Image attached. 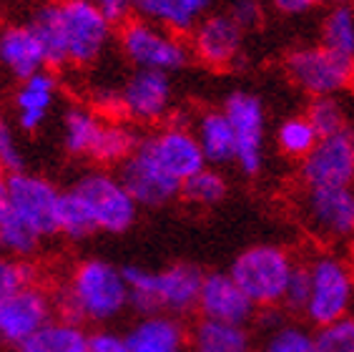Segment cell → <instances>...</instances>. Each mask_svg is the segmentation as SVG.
Instances as JSON below:
<instances>
[{"mask_svg": "<svg viewBox=\"0 0 354 352\" xmlns=\"http://www.w3.org/2000/svg\"><path fill=\"white\" fill-rule=\"evenodd\" d=\"M191 55L198 58L206 68L224 71L241 58L244 30L234 23L229 13H209L204 21L191 30Z\"/></svg>", "mask_w": 354, "mask_h": 352, "instance_id": "cell-15", "label": "cell"}, {"mask_svg": "<svg viewBox=\"0 0 354 352\" xmlns=\"http://www.w3.org/2000/svg\"><path fill=\"white\" fill-rule=\"evenodd\" d=\"M191 129L196 134V141L209 166H226L236 161L234 129L221 109L201 111Z\"/></svg>", "mask_w": 354, "mask_h": 352, "instance_id": "cell-23", "label": "cell"}, {"mask_svg": "<svg viewBox=\"0 0 354 352\" xmlns=\"http://www.w3.org/2000/svg\"><path fill=\"white\" fill-rule=\"evenodd\" d=\"M30 26L53 68L93 66L113 41V23L88 0H48L35 8Z\"/></svg>", "mask_w": 354, "mask_h": 352, "instance_id": "cell-1", "label": "cell"}, {"mask_svg": "<svg viewBox=\"0 0 354 352\" xmlns=\"http://www.w3.org/2000/svg\"><path fill=\"white\" fill-rule=\"evenodd\" d=\"M55 317V294L30 285L0 302V345L18 347Z\"/></svg>", "mask_w": 354, "mask_h": 352, "instance_id": "cell-14", "label": "cell"}, {"mask_svg": "<svg viewBox=\"0 0 354 352\" xmlns=\"http://www.w3.org/2000/svg\"><path fill=\"white\" fill-rule=\"evenodd\" d=\"M299 179L304 189L317 186H349L354 184V134L339 131L322 136L299 161Z\"/></svg>", "mask_w": 354, "mask_h": 352, "instance_id": "cell-13", "label": "cell"}, {"mask_svg": "<svg viewBox=\"0 0 354 352\" xmlns=\"http://www.w3.org/2000/svg\"><path fill=\"white\" fill-rule=\"evenodd\" d=\"M299 219L314 239L324 244H352L354 239V184L317 186L299 197Z\"/></svg>", "mask_w": 354, "mask_h": 352, "instance_id": "cell-10", "label": "cell"}, {"mask_svg": "<svg viewBox=\"0 0 354 352\" xmlns=\"http://www.w3.org/2000/svg\"><path fill=\"white\" fill-rule=\"evenodd\" d=\"M8 217V194H6V184H0V222Z\"/></svg>", "mask_w": 354, "mask_h": 352, "instance_id": "cell-41", "label": "cell"}, {"mask_svg": "<svg viewBox=\"0 0 354 352\" xmlns=\"http://www.w3.org/2000/svg\"><path fill=\"white\" fill-rule=\"evenodd\" d=\"M38 285V267L33 259H18L10 254L0 257V302L13 297L15 292Z\"/></svg>", "mask_w": 354, "mask_h": 352, "instance_id": "cell-33", "label": "cell"}, {"mask_svg": "<svg viewBox=\"0 0 354 352\" xmlns=\"http://www.w3.org/2000/svg\"><path fill=\"white\" fill-rule=\"evenodd\" d=\"M0 184H6V169H3V164H0Z\"/></svg>", "mask_w": 354, "mask_h": 352, "instance_id": "cell-44", "label": "cell"}, {"mask_svg": "<svg viewBox=\"0 0 354 352\" xmlns=\"http://www.w3.org/2000/svg\"><path fill=\"white\" fill-rule=\"evenodd\" d=\"M55 101H58V78L50 71H41L21 81L13 94L15 126L26 134H35L50 118Z\"/></svg>", "mask_w": 354, "mask_h": 352, "instance_id": "cell-21", "label": "cell"}, {"mask_svg": "<svg viewBox=\"0 0 354 352\" xmlns=\"http://www.w3.org/2000/svg\"><path fill=\"white\" fill-rule=\"evenodd\" d=\"M269 3L284 18H299V15L312 13L314 8H319L324 0H269Z\"/></svg>", "mask_w": 354, "mask_h": 352, "instance_id": "cell-39", "label": "cell"}, {"mask_svg": "<svg viewBox=\"0 0 354 352\" xmlns=\"http://www.w3.org/2000/svg\"><path fill=\"white\" fill-rule=\"evenodd\" d=\"M0 3H3V0H0Z\"/></svg>", "mask_w": 354, "mask_h": 352, "instance_id": "cell-46", "label": "cell"}, {"mask_svg": "<svg viewBox=\"0 0 354 352\" xmlns=\"http://www.w3.org/2000/svg\"><path fill=\"white\" fill-rule=\"evenodd\" d=\"M226 13L232 15L234 23L246 33V30H252V28H257L261 23L264 6H261V0H234Z\"/></svg>", "mask_w": 354, "mask_h": 352, "instance_id": "cell-37", "label": "cell"}, {"mask_svg": "<svg viewBox=\"0 0 354 352\" xmlns=\"http://www.w3.org/2000/svg\"><path fill=\"white\" fill-rule=\"evenodd\" d=\"M0 68L18 83L48 68L46 48L30 23L0 26Z\"/></svg>", "mask_w": 354, "mask_h": 352, "instance_id": "cell-20", "label": "cell"}, {"mask_svg": "<svg viewBox=\"0 0 354 352\" xmlns=\"http://www.w3.org/2000/svg\"><path fill=\"white\" fill-rule=\"evenodd\" d=\"M198 315L201 319H216L229 325H252L257 319V305L246 297L244 290L232 279L229 272H209L198 294Z\"/></svg>", "mask_w": 354, "mask_h": 352, "instance_id": "cell-18", "label": "cell"}, {"mask_svg": "<svg viewBox=\"0 0 354 352\" xmlns=\"http://www.w3.org/2000/svg\"><path fill=\"white\" fill-rule=\"evenodd\" d=\"M133 8L138 10V18L184 35L209 15L212 0H133Z\"/></svg>", "mask_w": 354, "mask_h": 352, "instance_id": "cell-22", "label": "cell"}, {"mask_svg": "<svg viewBox=\"0 0 354 352\" xmlns=\"http://www.w3.org/2000/svg\"><path fill=\"white\" fill-rule=\"evenodd\" d=\"M181 197L198 209H214L229 197V182L216 166H204L194 176H189L181 186Z\"/></svg>", "mask_w": 354, "mask_h": 352, "instance_id": "cell-29", "label": "cell"}, {"mask_svg": "<svg viewBox=\"0 0 354 352\" xmlns=\"http://www.w3.org/2000/svg\"><path fill=\"white\" fill-rule=\"evenodd\" d=\"M118 48L133 71L176 73L191 63V46L181 35L146 18H129L118 33Z\"/></svg>", "mask_w": 354, "mask_h": 352, "instance_id": "cell-7", "label": "cell"}, {"mask_svg": "<svg viewBox=\"0 0 354 352\" xmlns=\"http://www.w3.org/2000/svg\"><path fill=\"white\" fill-rule=\"evenodd\" d=\"M297 264L299 262L286 247L259 242L239 252L229 267V274L257 305V310H269V307H281L286 285Z\"/></svg>", "mask_w": 354, "mask_h": 352, "instance_id": "cell-5", "label": "cell"}, {"mask_svg": "<svg viewBox=\"0 0 354 352\" xmlns=\"http://www.w3.org/2000/svg\"><path fill=\"white\" fill-rule=\"evenodd\" d=\"M118 179L129 189L133 202L146 209H158V206H166L181 197V182L164 174L141 149L133 151L118 166Z\"/></svg>", "mask_w": 354, "mask_h": 352, "instance_id": "cell-17", "label": "cell"}, {"mask_svg": "<svg viewBox=\"0 0 354 352\" xmlns=\"http://www.w3.org/2000/svg\"><path fill=\"white\" fill-rule=\"evenodd\" d=\"M86 352H129L126 337L121 332L109 330V327H98V330L88 332V345Z\"/></svg>", "mask_w": 354, "mask_h": 352, "instance_id": "cell-38", "label": "cell"}, {"mask_svg": "<svg viewBox=\"0 0 354 352\" xmlns=\"http://www.w3.org/2000/svg\"><path fill=\"white\" fill-rule=\"evenodd\" d=\"M138 149L149 156L164 174L181 182V186H184L189 176L209 166L204 154H201V146H198L194 129L186 121H178V118L158 126L149 136H143Z\"/></svg>", "mask_w": 354, "mask_h": 352, "instance_id": "cell-12", "label": "cell"}, {"mask_svg": "<svg viewBox=\"0 0 354 352\" xmlns=\"http://www.w3.org/2000/svg\"><path fill=\"white\" fill-rule=\"evenodd\" d=\"M3 252H6V249H3V239H0V257H3Z\"/></svg>", "mask_w": 354, "mask_h": 352, "instance_id": "cell-45", "label": "cell"}, {"mask_svg": "<svg viewBox=\"0 0 354 352\" xmlns=\"http://www.w3.org/2000/svg\"><path fill=\"white\" fill-rule=\"evenodd\" d=\"M131 310L129 285L123 267L103 257L78 259L55 292L58 317L73 319L78 325L109 327Z\"/></svg>", "mask_w": 354, "mask_h": 352, "instance_id": "cell-3", "label": "cell"}, {"mask_svg": "<svg viewBox=\"0 0 354 352\" xmlns=\"http://www.w3.org/2000/svg\"><path fill=\"white\" fill-rule=\"evenodd\" d=\"M309 123L314 126L317 136H332L339 131H347V109L339 101V96H322V98H312L307 114Z\"/></svg>", "mask_w": 354, "mask_h": 352, "instance_id": "cell-32", "label": "cell"}, {"mask_svg": "<svg viewBox=\"0 0 354 352\" xmlns=\"http://www.w3.org/2000/svg\"><path fill=\"white\" fill-rule=\"evenodd\" d=\"M322 46L354 61V6H332L322 21Z\"/></svg>", "mask_w": 354, "mask_h": 352, "instance_id": "cell-30", "label": "cell"}, {"mask_svg": "<svg viewBox=\"0 0 354 352\" xmlns=\"http://www.w3.org/2000/svg\"><path fill=\"white\" fill-rule=\"evenodd\" d=\"M204 274L191 262L169 264L164 270H153V307L174 317H189L198 310V294L204 285Z\"/></svg>", "mask_w": 354, "mask_h": 352, "instance_id": "cell-16", "label": "cell"}, {"mask_svg": "<svg viewBox=\"0 0 354 352\" xmlns=\"http://www.w3.org/2000/svg\"><path fill=\"white\" fill-rule=\"evenodd\" d=\"M141 139L143 136L138 134L133 123L123 121V118H106L98 141L93 146V154H91V161L101 164V166H111V164L121 166L138 149Z\"/></svg>", "mask_w": 354, "mask_h": 352, "instance_id": "cell-27", "label": "cell"}, {"mask_svg": "<svg viewBox=\"0 0 354 352\" xmlns=\"http://www.w3.org/2000/svg\"><path fill=\"white\" fill-rule=\"evenodd\" d=\"M103 121H106V116L93 106H86V103L68 106L61 116V143L66 154L91 159Z\"/></svg>", "mask_w": 354, "mask_h": 352, "instance_id": "cell-24", "label": "cell"}, {"mask_svg": "<svg viewBox=\"0 0 354 352\" xmlns=\"http://www.w3.org/2000/svg\"><path fill=\"white\" fill-rule=\"evenodd\" d=\"M88 3H93L101 13L109 15V21L113 23V26L129 21V13H131V8H133V0H88Z\"/></svg>", "mask_w": 354, "mask_h": 352, "instance_id": "cell-40", "label": "cell"}, {"mask_svg": "<svg viewBox=\"0 0 354 352\" xmlns=\"http://www.w3.org/2000/svg\"><path fill=\"white\" fill-rule=\"evenodd\" d=\"M327 3H332V6H352L354 0H327Z\"/></svg>", "mask_w": 354, "mask_h": 352, "instance_id": "cell-43", "label": "cell"}, {"mask_svg": "<svg viewBox=\"0 0 354 352\" xmlns=\"http://www.w3.org/2000/svg\"><path fill=\"white\" fill-rule=\"evenodd\" d=\"M307 299H309V274H307L304 262H299L297 270H294L292 279H289V285H286L281 307H284L286 312H292V315H304Z\"/></svg>", "mask_w": 354, "mask_h": 352, "instance_id": "cell-36", "label": "cell"}, {"mask_svg": "<svg viewBox=\"0 0 354 352\" xmlns=\"http://www.w3.org/2000/svg\"><path fill=\"white\" fill-rule=\"evenodd\" d=\"M319 141V136L309 123L304 114L301 116H289L277 126V149L294 161H301L309 151L314 149V143Z\"/></svg>", "mask_w": 354, "mask_h": 352, "instance_id": "cell-31", "label": "cell"}, {"mask_svg": "<svg viewBox=\"0 0 354 352\" xmlns=\"http://www.w3.org/2000/svg\"><path fill=\"white\" fill-rule=\"evenodd\" d=\"M254 332L246 325L198 319L191 327V352H254Z\"/></svg>", "mask_w": 354, "mask_h": 352, "instance_id": "cell-25", "label": "cell"}, {"mask_svg": "<svg viewBox=\"0 0 354 352\" xmlns=\"http://www.w3.org/2000/svg\"><path fill=\"white\" fill-rule=\"evenodd\" d=\"M257 352H317L314 330L307 322L286 317L277 327L261 332V342Z\"/></svg>", "mask_w": 354, "mask_h": 352, "instance_id": "cell-28", "label": "cell"}, {"mask_svg": "<svg viewBox=\"0 0 354 352\" xmlns=\"http://www.w3.org/2000/svg\"><path fill=\"white\" fill-rule=\"evenodd\" d=\"M347 259H349V264H352V270H354V239H352V244H349Z\"/></svg>", "mask_w": 354, "mask_h": 352, "instance_id": "cell-42", "label": "cell"}, {"mask_svg": "<svg viewBox=\"0 0 354 352\" xmlns=\"http://www.w3.org/2000/svg\"><path fill=\"white\" fill-rule=\"evenodd\" d=\"M98 103L133 126L161 123L174 111V83L169 73L131 71L121 88L98 94Z\"/></svg>", "mask_w": 354, "mask_h": 352, "instance_id": "cell-6", "label": "cell"}, {"mask_svg": "<svg viewBox=\"0 0 354 352\" xmlns=\"http://www.w3.org/2000/svg\"><path fill=\"white\" fill-rule=\"evenodd\" d=\"M88 330L73 319L53 317L48 325L30 335L15 352H86Z\"/></svg>", "mask_w": 354, "mask_h": 352, "instance_id": "cell-26", "label": "cell"}, {"mask_svg": "<svg viewBox=\"0 0 354 352\" xmlns=\"http://www.w3.org/2000/svg\"><path fill=\"white\" fill-rule=\"evenodd\" d=\"M138 206L118 174L109 169L83 171L63 191L58 234L83 242L91 234H123L138 219Z\"/></svg>", "mask_w": 354, "mask_h": 352, "instance_id": "cell-2", "label": "cell"}, {"mask_svg": "<svg viewBox=\"0 0 354 352\" xmlns=\"http://www.w3.org/2000/svg\"><path fill=\"white\" fill-rule=\"evenodd\" d=\"M317 352H354V315L314 330Z\"/></svg>", "mask_w": 354, "mask_h": 352, "instance_id": "cell-34", "label": "cell"}, {"mask_svg": "<svg viewBox=\"0 0 354 352\" xmlns=\"http://www.w3.org/2000/svg\"><path fill=\"white\" fill-rule=\"evenodd\" d=\"M0 164L8 174H15V171H26V154H23L21 139H18V131L8 118L0 116Z\"/></svg>", "mask_w": 354, "mask_h": 352, "instance_id": "cell-35", "label": "cell"}, {"mask_svg": "<svg viewBox=\"0 0 354 352\" xmlns=\"http://www.w3.org/2000/svg\"><path fill=\"white\" fill-rule=\"evenodd\" d=\"M309 274V299L301 317L314 330L354 315V270L347 254L322 249L304 262Z\"/></svg>", "mask_w": 354, "mask_h": 352, "instance_id": "cell-4", "label": "cell"}, {"mask_svg": "<svg viewBox=\"0 0 354 352\" xmlns=\"http://www.w3.org/2000/svg\"><path fill=\"white\" fill-rule=\"evenodd\" d=\"M123 337L129 352H191V327L166 312L138 315Z\"/></svg>", "mask_w": 354, "mask_h": 352, "instance_id": "cell-19", "label": "cell"}, {"mask_svg": "<svg viewBox=\"0 0 354 352\" xmlns=\"http://www.w3.org/2000/svg\"><path fill=\"white\" fill-rule=\"evenodd\" d=\"M221 111L234 129L236 141V166L246 176H259L266 156V109L259 94L254 91H232Z\"/></svg>", "mask_w": 354, "mask_h": 352, "instance_id": "cell-11", "label": "cell"}, {"mask_svg": "<svg viewBox=\"0 0 354 352\" xmlns=\"http://www.w3.org/2000/svg\"><path fill=\"white\" fill-rule=\"evenodd\" d=\"M284 73L301 94L312 98L339 96L354 86V61L322 43L292 48L284 58Z\"/></svg>", "mask_w": 354, "mask_h": 352, "instance_id": "cell-8", "label": "cell"}, {"mask_svg": "<svg viewBox=\"0 0 354 352\" xmlns=\"http://www.w3.org/2000/svg\"><path fill=\"white\" fill-rule=\"evenodd\" d=\"M6 194L8 214L26 224L43 242L58 234L63 191L50 179L30 171H15L6 176Z\"/></svg>", "mask_w": 354, "mask_h": 352, "instance_id": "cell-9", "label": "cell"}]
</instances>
